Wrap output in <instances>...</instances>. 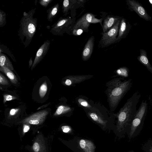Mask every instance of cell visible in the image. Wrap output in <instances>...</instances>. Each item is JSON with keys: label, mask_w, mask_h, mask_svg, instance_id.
Returning a JSON list of instances; mask_svg holds the SVG:
<instances>
[{"label": "cell", "mask_w": 152, "mask_h": 152, "mask_svg": "<svg viewBox=\"0 0 152 152\" xmlns=\"http://www.w3.org/2000/svg\"><path fill=\"white\" fill-rule=\"evenodd\" d=\"M3 103H5L7 101H10L16 99L17 98L10 94H5L3 96Z\"/></svg>", "instance_id": "25"}, {"label": "cell", "mask_w": 152, "mask_h": 152, "mask_svg": "<svg viewBox=\"0 0 152 152\" xmlns=\"http://www.w3.org/2000/svg\"><path fill=\"white\" fill-rule=\"evenodd\" d=\"M79 144L81 148L85 152H95L96 146L91 141L82 139L80 140Z\"/></svg>", "instance_id": "15"}, {"label": "cell", "mask_w": 152, "mask_h": 152, "mask_svg": "<svg viewBox=\"0 0 152 152\" xmlns=\"http://www.w3.org/2000/svg\"></svg>", "instance_id": "36"}, {"label": "cell", "mask_w": 152, "mask_h": 152, "mask_svg": "<svg viewBox=\"0 0 152 152\" xmlns=\"http://www.w3.org/2000/svg\"><path fill=\"white\" fill-rule=\"evenodd\" d=\"M77 0H64L62 3V12L64 13V16H66L68 14L69 10L73 8L74 6L78 2Z\"/></svg>", "instance_id": "16"}, {"label": "cell", "mask_w": 152, "mask_h": 152, "mask_svg": "<svg viewBox=\"0 0 152 152\" xmlns=\"http://www.w3.org/2000/svg\"><path fill=\"white\" fill-rule=\"evenodd\" d=\"M0 71L5 74L12 83L17 84L18 83V79L11 70L5 67L0 66Z\"/></svg>", "instance_id": "17"}, {"label": "cell", "mask_w": 152, "mask_h": 152, "mask_svg": "<svg viewBox=\"0 0 152 152\" xmlns=\"http://www.w3.org/2000/svg\"><path fill=\"white\" fill-rule=\"evenodd\" d=\"M6 14L3 10H0V27L4 26L6 23Z\"/></svg>", "instance_id": "22"}, {"label": "cell", "mask_w": 152, "mask_h": 152, "mask_svg": "<svg viewBox=\"0 0 152 152\" xmlns=\"http://www.w3.org/2000/svg\"><path fill=\"white\" fill-rule=\"evenodd\" d=\"M47 91V86L46 83H43L40 86L39 90V94L41 97H43Z\"/></svg>", "instance_id": "23"}, {"label": "cell", "mask_w": 152, "mask_h": 152, "mask_svg": "<svg viewBox=\"0 0 152 152\" xmlns=\"http://www.w3.org/2000/svg\"><path fill=\"white\" fill-rule=\"evenodd\" d=\"M141 97L138 91L135 92L128 99L119 111L115 113L117 118V130L120 132L130 126L137 111V105Z\"/></svg>", "instance_id": "2"}, {"label": "cell", "mask_w": 152, "mask_h": 152, "mask_svg": "<svg viewBox=\"0 0 152 152\" xmlns=\"http://www.w3.org/2000/svg\"><path fill=\"white\" fill-rule=\"evenodd\" d=\"M122 17L109 15L104 17L102 28L103 32H106L112 28Z\"/></svg>", "instance_id": "12"}, {"label": "cell", "mask_w": 152, "mask_h": 152, "mask_svg": "<svg viewBox=\"0 0 152 152\" xmlns=\"http://www.w3.org/2000/svg\"><path fill=\"white\" fill-rule=\"evenodd\" d=\"M148 106L147 100H142L132 121L129 135L130 137L132 136L137 129L144 120L147 113Z\"/></svg>", "instance_id": "6"}, {"label": "cell", "mask_w": 152, "mask_h": 152, "mask_svg": "<svg viewBox=\"0 0 152 152\" xmlns=\"http://www.w3.org/2000/svg\"><path fill=\"white\" fill-rule=\"evenodd\" d=\"M9 84V81L7 79L0 73V85H6Z\"/></svg>", "instance_id": "26"}, {"label": "cell", "mask_w": 152, "mask_h": 152, "mask_svg": "<svg viewBox=\"0 0 152 152\" xmlns=\"http://www.w3.org/2000/svg\"><path fill=\"white\" fill-rule=\"evenodd\" d=\"M19 108H13L11 109L9 112V116H13L16 114L19 111Z\"/></svg>", "instance_id": "30"}, {"label": "cell", "mask_w": 152, "mask_h": 152, "mask_svg": "<svg viewBox=\"0 0 152 152\" xmlns=\"http://www.w3.org/2000/svg\"><path fill=\"white\" fill-rule=\"evenodd\" d=\"M96 15L90 12L84 14L80 18L75 21L72 29H80L83 32H88V27L92 23H100L102 27V20L104 17L100 19L95 18Z\"/></svg>", "instance_id": "7"}, {"label": "cell", "mask_w": 152, "mask_h": 152, "mask_svg": "<svg viewBox=\"0 0 152 152\" xmlns=\"http://www.w3.org/2000/svg\"><path fill=\"white\" fill-rule=\"evenodd\" d=\"M3 53L7 54L12 58L14 61H15L14 56L9 49L6 46L0 44V54Z\"/></svg>", "instance_id": "21"}, {"label": "cell", "mask_w": 152, "mask_h": 152, "mask_svg": "<svg viewBox=\"0 0 152 152\" xmlns=\"http://www.w3.org/2000/svg\"><path fill=\"white\" fill-rule=\"evenodd\" d=\"M53 0H40L39 3L41 6L46 7Z\"/></svg>", "instance_id": "27"}, {"label": "cell", "mask_w": 152, "mask_h": 152, "mask_svg": "<svg viewBox=\"0 0 152 152\" xmlns=\"http://www.w3.org/2000/svg\"><path fill=\"white\" fill-rule=\"evenodd\" d=\"M75 22V18L69 16L60 17L51 26L50 32L55 35L61 36L64 33L71 35L72 28Z\"/></svg>", "instance_id": "5"}, {"label": "cell", "mask_w": 152, "mask_h": 152, "mask_svg": "<svg viewBox=\"0 0 152 152\" xmlns=\"http://www.w3.org/2000/svg\"><path fill=\"white\" fill-rule=\"evenodd\" d=\"M131 26L126 19L122 17L119 26L118 35L116 43L119 42L122 39L125 38L131 29Z\"/></svg>", "instance_id": "10"}, {"label": "cell", "mask_w": 152, "mask_h": 152, "mask_svg": "<svg viewBox=\"0 0 152 152\" xmlns=\"http://www.w3.org/2000/svg\"><path fill=\"white\" fill-rule=\"evenodd\" d=\"M59 8V4L58 3L47 10V19L48 21L52 22L58 13Z\"/></svg>", "instance_id": "18"}, {"label": "cell", "mask_w": 152, "mask_h": 152, "mask_svg": "<svg viewBox=\"0 0 152 152\" xmlns=\"http://www.w3.org/2000/svg\"><path fill=\"white\" fill-rule=\"evenodd\" d=\"M126 2L130 11L134 12L140 18L146 21L152 22L151 17L140 3L135 0H126Z\"/></svg>", "instance_id": "9"}, {"label": "cell", "mask_w": 152, "mask_h": 152, "mask_svg": "<svg viewBox=\"0 0 152 152\" xmlns=\"http://www.w3.org/2000/svg\"><path fill=\"white\" fill-rule=\"evenodd\" d=\"M30 129V126L27 124H24L23 126V132L25 133L27 132Z\"/></svg>", "instance_id": "32"}, {"label": "cell", "mask_w": 152, "mask_h": 152, "mask_svg": "<svg viewBox=\"0 0 152 152\" xmlns=\"http://www.w3.org/2000/svg\"><path fill=\"white\" fill-rule=\"evenodd\" d=\"M79 102L83 106L90 109L94 106V103H89L85 100L82 99H79L78 100Z\"/></svg>", "instance_id": "24"}, {"label": "cell", "mask_w": 152, "mask_h": 152, "mask_svg": "<svg viewBox=\"0 0 152 152\" xmlns=\"http://www.w3.org/2000/svg\"><path fill=\"white\" fill-rule=\"evenodd\" d=\"M83 31L80 29H72L71 31V34L75 36L80 35L83 32Z\"/></svg>", "instance_id": "28"}, {"label": "cell", "mask_w": 152, "mask_h": 152, "mask_svg": "<svg viewBox=\"0 0 152 152\" xmlns=\"http://www.w3.org/2000/svg\"><path fill=\"white\" fill-rule=\"evenodd\" d=\"M32 148L35 152H38L39 150L40 146L39 144L37 142H35L33 145Z\"/></svg>", "instance_id": "29"}, {"label": "cell", "mask_w": 152, "mask_h": 152, "mask_svg": "<svg viewBox=\"0 0 152 152\" xmlns=\"http://www.w3.org/2000/svg\"><path fill=\"white\" fill-rule=\"evenodd\" d=\"M36 9L24 12L20 21L18 35L25 48L30 44L37 31V20L33 18Z\"/></svg>", "instance_id": "3"}, {"label": "cell", "mask_w": 152, "mask_h": 152, "mask_svg": "<svg viewBox=\"0 0 152 152\" xmlns=\"http://www.w3.org/2000/svg\"><path fill=\"white\" fill-rule=\"evenodd\" d=\"M121 19L119 20L108 31L101 33V34L102 36L99 41L98 45L99 47L104 48L116 43L117 36L118 34Z\"/></svg>", "instance_id": "8"}, {"label": "cell", "mask_w": 152, "mask_h": 152, "mask_svg": "<svg viewBox=\"0 0 152 152\" xmlns=\"http://www.w3.org/2000/svg\"><path fill=\"white\" fill-rule=\"evenodd\" d=\"M63 131L65 133L68 132L70 130L69 127L67 126H63L62 127Z\"/></svg>", "instance_id": "33"}, {"label": "cell", "mask_w": 152, "mask_h": 152, "mask_svg": "<svg viewBox=\"0 0 152 152\" xmlns=\"http://www.w3.org/2000/svg\"><path fill=\"white\" fill-rule=\"evenodd\" d=\"M50 42L47 40L43 43L37 50L32 68H33L45 57L47 53L50 48Z\"/></svg>", "instance_id": "11"}, {"label": "cell", "mask_w": 152, "mask_h": 152, "mask_svg": "<svg viewBox=\"0 0 152 152\" xmlns=\"http://www.w3.org/2000/svg\"><path fill=\"white\" fill-rule=\"evenodd\" d=\"M64 109V107L62 106H59L57 109L56 113L58 115L61 114L63 112Z\"/></svg>", "instance_id": "31"}, {"label": "cell", "mask_w": 152, "mask_h": 152, "mask_svg": "<svg viewBox=\"0 0 152 152\" xmlns=\"http://www.w3.org/2000/svg\"><path fill=\"white\" fill-rule=\"evenodd\" d=\"M94 37L92 36L89 38L83 48L82 53V58L84 61L88 60L93 51Z\"/></svg>", "instance_id": "13"}, {"label": "cell", "mask_w": 152, "mask_h": 152, "mask_svg": "<svg viewBox=\"0 0 152 152\" xmlns=\"http://www.w3.org/2000/svg\"><path fill=\"white\" fill-rule=\"evenodd\" d=\"M0 66L7 67L12 71L14 70L11 62L8 57L3 53L0 54Z\"/></svg>", "instance_id": "19"}, {"label": "cell", "mask_w": 152, "mask_h": 152, "mask_svg": "<svg viewBox=\"0 0 152 152\" xmlns=\"http://www.w3.org/2000/svg\"><path fill=\"white\" fill-rule=\"evenodd\" d=\"M65 84L68 86H70L72 84V82L70 80L68 79H67L65 82Z\"/></svg>", "instance_id": "34"}, {"label": "cell", "mask_w": 152, "mask_h": 152, "mask_svg": "<svg viewBox=\"0 0 152 152\" xmlns=\"http://www.w3.org/2000/svg\"><path fill=\"white\" fill-rule=\"evenodd\" d=\"M133 82L132 79L125 80L121 77H115L107 82L104 91L110 110L114 111L120 102L130 90Z\"/></svg>", "instance_id": "1"}, {"label": "cell", "mask_w": 152, "mask_h": 152, "mask_svg": "<svg viewBox=\"0 0 152 152\" xmlns=\"http://www.w3.org/2000/svg\"><path fill=\"white\" fill-rule=\"evenodd\" d=\"M129 69L127 67H121L114 71L115 75L113 76L112 77H121L124 79L129 76Z\"/></svg>", "instance_id": "20"}, {"label": "cell", "mask_w": 152, "mask_h": 152, "mask_svg": "<svg viewBox=\"0 0 152 152\" xmlns=\"http://www.w3.org/2000/svg\"><path fill=\"white\" fill-rule=\"evenodd\" d=\"M89 109L88 115L90 118L103 128L107 127L116 118L115 113L108 110L99 102H96L93 107Z\"/></svg>", "instance_id": "4"}, {"label": "cell", "mask_w": 152, "mask_h": 152, "mask_svg": "<svg viewBox=\"0 0 152 152\" xmlns=\"http://www.w3.org/2000/svg\"><path fill=\"white\" fill-rule=\"evenodd\" d=\"M140 55L137 57L138 60L144 65L151 73H152V66L148 59L146 50L140 49Z\"/></svg>", "instance_id": "14"}, {"label": "cell", "mask_w": 152, "mask_h": 152, "mask_svg": "<svg viewBox=\"0 0 152 152\" xmlns=\"http://www.w3.org/2000/svg\"><path fill=\"white\" fill-rule=\"evenodd\" d=\"M32 63H33V62H32V57H31L30 59V60L29 61V67H30L31 65H32Z\"/></svg>", "instance_id": "35"}]
</instances>
